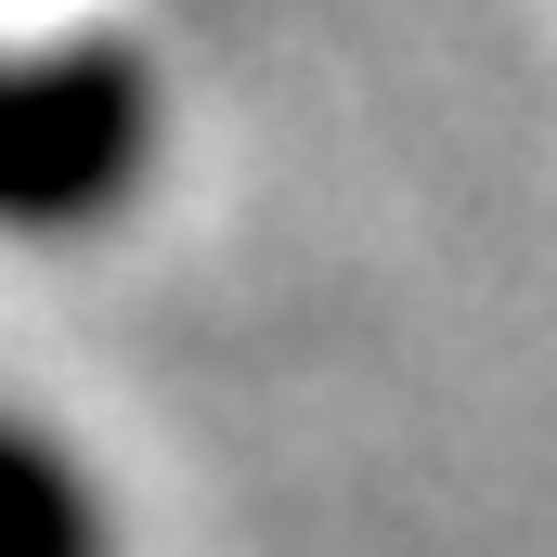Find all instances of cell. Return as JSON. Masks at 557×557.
Segmentation results:
<instances>
[{
    "mask_svg": "<svg viewBox=\"0 0 557 557\" xmlns=\"http://www.w3.org/2000/svg\"><path fill=\"white\" fill-rule=\"evenodd\" d=\"M0 557H117V493L26 403H0Z\"/></svg>",
    "mask_w": 557,
    "mask_h": 557,
    "instance_id": "cell-2",
    "label": "cell"
},
{
    "mask_svg": "<svg viewBox=\"0 0 557 557\" xmlns=\"http://www.w3.org/2000/svg\"><path fill=\"white\" fill-rule=\"evenodd\" d=\"M169 156V91L117 26L0 39V247H78L131 221Z\"/></svg>",
    "mask_w": 557,
    "mask_h": 557,
    "instance_id": "cell-1",
    "label": "cell"
}]
</instances>
